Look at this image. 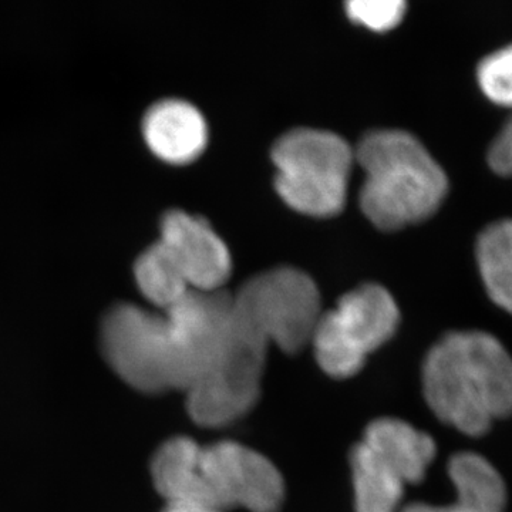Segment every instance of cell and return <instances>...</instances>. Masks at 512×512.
Segmentation results:
<instances>
[{"instance_id":"9","label":"cell","mask_w":512,"mask_h":512,"mask_svg":"<svg viewBox=\"0 0 512 512\" xmlns=\"http://www.w3.org/2000/svg\"><path fill=\"white\" fill-rule=\"evenodd\" d=\"M192 291H221L232 271L227 245L204 218L170 210L161 218L160 239Z\"/></svg>"},{"instance_id":"2","label":"cell","mask_w":512,"mask_h":512,"mask_svg":"<svg viewBox=\"0 0 512 512\" xmlns=\"http://www.w3.org/2000/svg\"><path fill=\"white\" fill-rule=\"evenodd\" d=\"M231 295L224 289L191 291L160 312L117 303L101 323L104 359L140 392L187 394L214 366L231 313Z\"/></svg>"},{"instance_id":"17","label":"cell","mask_w":512,"mask_h":512,"mask_svg":"<svg viewBox=\"0 0 512 512\" xmlns=\"http://www.w3.org/2000/svg\"><path fill=\"white\" fill-rule=\"evenodd\" d=\"M163 512H220L208 510V508L188 507V505H167Z\"/></svg>"},{"instance_id":"8","label":"cell","mask_w":512,"mask_h":512,"mask_svg":"<svg viewBox=\"0 0 512 512\" xmlns=\"http://www.w3.org/2000/svg\"><path fill=\"white\" fill-rule=\"evenodd\" d=\"M400 312L387 289L359 286L339 299L332 311L320 313L311 345L320 369L335 379L357 375L366 357L396 333Z\"/></svg>"},{"instance_id":"13","label":"cell","mask_w":512,"mask_h":512,"mask_svg":"<svg viewBox=\"0 0 512 512\" xmlns=\"http://www.w3.org/2000/svg\"><path fill=\"white\" fill-rule=\"evenodd\" d=\"M134 275L141 293L160 311L171 308L192 291L177 262L160 241L138 255Z\"/></svg>"},{"instance_id":"6","label":"cell","mask_w":512,"mask_h":512,"mask_svg":"<svg viewBox=\"0 0 512 512\" xmlns=\"http://www.w3.org/2000/svg\"><path fill=\"white\" fill-rule=\"evenodd\" d=\"M272 160L276 191L293 210L319 218L343 210L355 151L338 134L295 128L276 141Z\"/></svg>"},{"instance_id":"14","label":"cell","mask_w":512,"mask_h":512,"mask_svg":"<svg viewBox=\"0 0 512 512\" xmlns=\"http://www.w3.org/2000/svg\"><path fill=\"white\" fill-rule=\"evenodd\" d=\"M477 79L488 100L512 109V45L484 57L478 64Z\"/></svg>"},{"instance_id":"16","label":"cell","mask_w":512,"mask_h":512,"mask_svg":"<svg viewBox=\"0 0 512 512\" xmlns=\"http://www.w3.org/2000/svg\"><path fill=\"white\" fill-rule=\"evenodd\" d=\"M488 163L495 173L512 175V117L494 138L488 154Z\"/></svg>"},{"instance_id":"7","label":"cell","mask_w":512,"mask_h":512,"mask_svg":"<svg viewBox=\"0 0 512 512\" xmlns=\"http://www.w3.org/2000/svg\"><path fill=\"white\" fill-rule=\"evenodd\" d=\"M437 448L429 434L399 419L370 423L352 451L357 512H397L406 485L426 477Z\"/></svg>"},{"instance_id":"12","label":"cell","mask_w":512,"mask_h":512,"mask_svg":"<svg viewBox=\"0 0 512 512\" xmlns=\"http://www.w3.org/2000/svg\"><path fill=\"white\" fill-rule=\"evenodd\" d=\"M477 262L490 298L512 313V220L494 222L481 232Z\"/></svg>"},{"instance_id":"11","label":"cell","mask_w":512,"mask_h":512,"mask_svg":"<svg viewBox=\"0 0 512 512\" xmlns=\"http://www.w3.org/2000/svg\"><path fill=\"white\" fill-rule=\"evenodd\" d=\"M448 476L456 488V500L447 505L414 503L400 512H504L507 487L490 461L476 453L451 457Z\"/></svg>"},{"instance_id":"10","label":"cell","mask_w":512,"mask_h":512,"mask_svg":"<svg viewBox=\"0 0 512 512\" xmlns=\"http://www.w3.org/2000/svg\"><path fill=\"white\" fill-rule=\"evenodd\" d=\"M148 147L173 164L200 157L208 141L207 121L190 101L163 99L148 107L143 119Z\"/></svg>"},{"instance_id":"3","label":"cell","mask_w":512,"mask_h":512,"mask_svg":"<svg viewBox=\"0 0 512 512\" xmlns=\"http://www.w3.org/2000/svg\"><path fill=\"white\" fill-rule=\"evenodd\" d=\"M423 392L441 423L483 436L512 414V357L488 333H448L424 360Z\"/></svg>"},{"instance_id":"15","label":"cell","mask_w":512,"mask_h":512,"mask_svg":"<svg viewBox=\"0 0 512 512\" xmlns=\"http://www.w3.org/2000/svg\"><path fill=\"white\" fill-rule=\"evenodd\" d=\"M346 10L353 22L384 32L402 22L406 3L403 0H352Z\"/></svg>"},{"instance_id":"5","label":"cell","mask_w":512,"mask_h":512,"mask_svg":"<svg viewBox=\"0 0 512 512\" xmlns=\"http://www.w3.org/2000/svg\"><path fill=\"white\" fill-rule=\"evenodd\" d=\"M355 160L365 173L360 208L383 231L426 220L446 197L448 181L443 168L406 131L366 134L355 150Z\"/></svg>"},{"instance_id":"4","label":"cell","mask_w":512,"mask_h":512,"mask_svg":"<svg viewBox=\"0 0 512 512\" xmlns=\"http://www.w3.org/2000/svg\"><path fill=\"white\" fill-rule=\"evenodd\" d=\"M157 481L168 505L278 512L285 500L278 468L258 451L235 441L201 446L185 437L165 454Z\"/></svg>"},{"instance_id":"1","label":"cell","mask_w":512,"mask_h":512,"mask_svg":"<svg viewBox=\"0 0 512 512\" xmlns=\"http://www.w3.org/2000/svg\"><path fill=\"white\" fill-rule=\"evenodd\" d=\"M320 313L318 286L291 266L262 272L231 295V313L211 372L187 393L192 421L207 429L229 426L261 396L272 345L299 353L311 343Z\"/></svg>"}]
</instances>
